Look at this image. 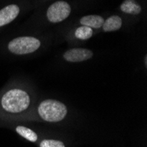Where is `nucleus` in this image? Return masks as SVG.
Listing matches in <instances>:
<instances>
[{"label": "nucleus", "instance_id": "nucleus-1", "mask_svg": "<svg viewBox=\"0 0 147 147\" xmlns=\"http://www.w3.org/2000/svg\"><path fill=\"white\" fill-rule=\"evenodd\" d=\"M33 105V95L26 88L12 86L5 89L0 93V119L14 121L28 113Z\"/></svg>", "mask_w": 147, "mask_h": 147}, {"label": "nucleus", "instance_id": "nucleus-2", "mask_svg": "<svg viewBox=\"0 0 147 147\" xmlns=\"http://www.w3.org/2000/svg\"><path fill=\"white\" fill-rule=\"evenodd\" d=\"M67 115L68 108L63 102L54 99H46L37 105L32 115L26 114L16 120L33 119L49 123H59L63 122Z\"/></svg>", "mask_w": 147, "mask_h": 147}, {"label": "nucleus", "instance_id": "nucleus-3", "mask_svg": "<svg viewBox=\"0 0 147 147\" xmlns=\"http://www.w3.org/2000/svg\"><path fill=\"white\" fill-rule=\"evenodd\" d=\"M41 44V41L35 37L20 36L11 40L7 44V49L11 54L22 56L35 52Z\"/></svg>", "mask_w": 147, "mask_h": 147}, {"label": "nucleus", "instance_id": "nucleus-4", "mask_svg": "<svg viewBox=\"0 0 147 147\" xmlns=\"http://www.w3.org/2000/svg\"><path fill=\"white\" fill-rule=\"evenodd\" d=\"M71 12L70 4L65 1H57L47 10V19L51 23H59L67 19Z\"/></svg>", "mask_w": 147, "mask_h": 147}, {"label": "nucleus", "instance_id": "nucleus-5", "mask_svg": "<svg viewBox=\"0 0 147 147\" xmlns=\"http://www.w3.org/2000/svg\"><path fill=\"white\" fill-rule=\"evenodd\" d=\"M93 57V53L88 49L74 48L64 52L63 58L69 63H81L91 59Z\"/></svg>", "mask_w": 147, "mask_h": 147}, {"label": "nucleus", "instance_id": "nucleus-6", "mask_svg": "<svg viewBox=\"0 0 147 147\" xmlns=\"http://www.w3.org/2000/svg\"><path fill=\"white\" fill-rule=\"evenodd\" d=\"M20 12V8L16 4H10L0 9V28L15 20Z\"/></svg>", "mask_w": 147, "mask_h": 147}, {"label": "nucleus", "instance_id": "nucleus-7", "mask_svg": "<svg viewBox=\"0 0 147 147\" xmlns=\"http://www.w3.org/2000/svg\"><path fill=\"white\" fill-rule=\"evenodd\" d=\"M13 129L15 130L17 134H19L21 138L28 140L31 143H37L39 140V136L37 133L32 129L26 127L24 125H16Z\"/></svg>", "mask_w": 147, "mask_h": 147}, {"label": "nucleus", "instance_id": "nucleus-8", "mask_svg": "<svg viewBox=\"0 0 147 147\" xmlns=\"http://www.w3.org/2000/svg\"><path fill=\"white\" fill-rule=\"evenodd\" d=\"M121 11L124 13L131 15H138L142 11L141 5L136 0H124L120 6Z\"/></svg>", "mask_w": 147, "mask_h": 147}, {"label": "nucleus", "instance_id": "nucleus-9", "mask_svg": "<svg viewBox=\"0 0 147 147\" xmlns=\"http://www.w3.org/2000/svg\"><path fill=\"white\" fill-rule=\"evenodd\" d=\"M122 25H123V20L121 17L114 15L104 20V23L101 28H103L104 32H113V31L119 30L122 28Z\"/></svg>", "mask_w": 147, "mask_h": 147}, {"label": "nucleus", "instance_id": "nucleus-10", "mask_svg": "<svg viewBox=\"0 0 147 147\" xmlns=\"http://www.w3.org/2000/svg\"><path fill=\"white\" fill-rule=\"evenodd\" d=\"M104 23V19L100 15H87L80 19V24L91 28H100Z\"/></svg>", "mask_w": 147, "mask_h": 147}, {"label": "nucleus", "instance_id": "nucleus-11", "mask_svg": "<svg viewBox=\"0 0 147 147\" xmlns=\"http://www.w3.org/2000/svg\"><path fill=\"white\" fill-rule=\"evenodd\" d=\"M75 36L80 40H88L92 36V28L86 26H79L75 31Z\"/></svg>", "mask_w": 147, "mask_h": 147}, {"label": "nucleus", "instance_id": "nucleus-12", "mask_svg": "<svg viewBox=\"0 0 147 147\" xmlns=\"http://www.w3.org/2000/svg\"><path fill=\"white\" fill-rule=\"evenodd\" d=\"M39 147H66L64 142L59 139L44 138L40 141Z\"/></svg>", "mask_w": 147, "mask_h": 147}, {"label": "nucleus", "instance_id": "nucleus-13", "mask_svg": "<svg viewBox=\"0 0 147 147\" xmlns=\"http://www.w3.org/2000/svg\"><path fill=\"white\" fill-rule=\"evenodd\" d=\"M144 66L147 67V56L144 57Z\"/></svg>", "mask_w": 147, "mask_h": 147}]
</instances>
